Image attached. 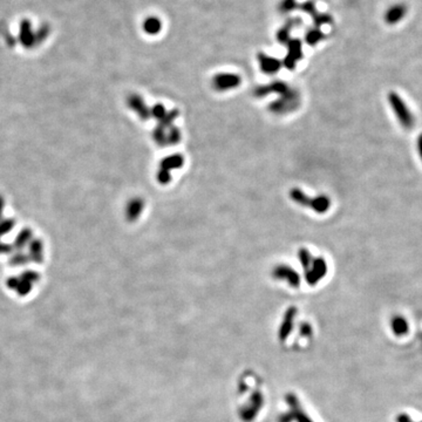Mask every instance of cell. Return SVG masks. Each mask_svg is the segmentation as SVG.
Segmentation results:
<instances>
[{"label": "cell", "mask_w": 422, "mask_h": 422, "mask_svg": "<svg viewBox=\"0 0 422 422\" xmlns=\"http://www.w3.org/2000/svg\"><path fill=\"white\" fill-rule=\"evenodd\" d=\"M298 256H299V259H300V263H302V265L304 266V269L306 270V271H308V270H309V268H311L312 262H313V258H312L311 253H309V251L306 250V249H300L299 253H298Z\"/></svg>", "instance_id": "19"}, {"label": "cell", "mask_w": 422, "mask_h": 422, "mask_svg": "<svg viewBox=\"0 0 422 422\" xmlns=\"http://www.w3.org/2000/svg\"><path fill=\"white\" fill-rule=\"evenodd\" d=\"M129 106L132 107L134 111L140 115V117L143 118V120H148L151 116V112L150 109L145 106V103L143 102V100H142L140 96L138 95H133L130 96L129 99Z\"/></svg>", "instance_id": "10"}, {"label": "cell", "mask_w": 422, "mask_h": 422, "mask_svg": "<svg viewBox=\"0 0 422 422\" xmlns=\"http://www.w3.org/2000/svg\"><path fill=\"white\" fill-rule=\"evenodd\" d=\"M154 140L156 141L157 144L160 145H166L167 144V132H165V128L161 126H157L154 129L153 133Z\"/></svg>", "instance_id": "21"}, {"label": "cell", "mask_w": 422, "mask_h": 422, "mask_svg": "<svg viewBox=\"0 0 422 422\" xmlns=\"http://www.w3.org/2000/svg\"><path fill=\"white\" fill-rule=\"evenodd\" d=\"M143 29L145 33L150 35H155L161 32L162 29V23L159 18L156 17H148L143 23Z\"/></svg>", "instance_id": "14"}, {"label": "cell", "mask_w": 422, "mask_h": 422, "mask_svg": "<svg viewBox=\"0 0 422 422\" xmlns=\"http://www.w3.org/2000/svg\"><path fill=\"white\" fill-rule=\"evenodd\" d=\"M290 196L291 198L293 199L294 202L298 203V204L303 205V206H309L311 204V199L309 196H306L304 194V191H302L298 188H293L292 190L290 191Z\"/></svg>", "instance_id": "17"}, {"label": "cell", "mask_w": 422, "mask_h": 422, "mask_svg": "<svg viewBox=\"0 0 422 422\" xmlns=\"http://www.w3.org/2000/svg\"><path fill=\"white\" fill-rule=\"evenodd\" d=\"M287 46H288L287 56L284 59L283 63L287 69L292 71V69H294V67H296L297 61L303 57L302 41L298 40V39H291V40L287 42Z\"/></svg>", "instance_id": "4"}, {"label": "cell", "mask_w": 422, "mask_h": 422, "mask_svg": "<svg viewBox=\"0 0 422 422\" xmlns=\"http://www.w3.org/2000/svg\"><path fill=\"white\" fill-rule=\"evenodd\" d=\"M407 12H408V8H407L405 4L397 2V4L392 5L387 8V11L384 14L385 23L388 24V25H396L397 23H400L407 16Z\"/></svg>", "instance_id": "5"}, {"label": "cell", "mask_w": 422, "mask_h": 422, "mask_svg": "<svg viewBox=\"0 0 422 422\" xmlns=\"http://www.w3.org/2000/svg\"><path fill=\"white\" fill-rule=\"evenodd\" d=\"M300 8H302V11H304L306 13L311 14V16L313 17L314 25L317 28H319V27L321 25H324V24L332 23V17L331 16H327V14H324V13H318L317 8H315L314 1H312V0L303 2V4L300 5Z\"/></svg>", "instance_id": "7"}, {"label": "cell", "mask_w": 422, "mask_h": 422, "mask_svg": "<svg viewBox=\"0 0 422 422\" xmlns=\"http://www.w3.org/2000/svg\"><path fill=\"white\" fill-rule=\"evenodd\" d=\"M178 111L177 109H174V111H171V112H169V113H167L166 114V116L162 118V120L161 121H159V126H161V127H163V128H166V127H171V123H172V121L175 120L176 117L178 116Z\"/></svg>", "instance_id": "22"}, {"label": "cell", "mask_w": 422, "mask_h": 422, "mask_svg": "<svg viewBox=\"0 0 422 422\" xmlns=\"http://www.w3.org/2000/svg\"><path fill=\"white\" fill-rule=\"evenodd\" d=\"M150 112H151V116L155 117L156 120H159V121L162 120V118L165 117L166 114H167L165 106L161 105V103H159V105H155L154 107L150 109Z\"/></svg>", "instance_id": "23"}, {"label": "cell", "mask_w": 422, "mask_h": 422, "mask_svg": "<svg viewBox=\"0 0 422 422\" xmlns=\"http://www.w3.org/2000/svg\"><path fill=\"white\" fill-rule=\"evenodd\" d=\"M258 61H259L260 68L266 74H275L281 67V62L275 57L268 56L266 54H258Z\"/></svg>", "instance_id": "8"}, {"label": "cell", "mask_w": 422, "mask_h": 422, "mask_svg": "<svg viewBox=\"0 0 422 422\" xmlns=\"http://www.w3.org/2000/svg\"><path fill=\"white\" fill-rule=\"evenodd\" d=\"M273 275H275V277L278 278V279L286 278L288 281V283L292 285V286H298L299 285L298 273L294 271L293 269H290L286 265L277 266V268L275 269V271H273Z\"/></svg>", "instance_id": "9"}, {"label": "cell", "mask_w": 422, "mask_h": 422, "mask_svg": "<svg viewBox=\"0 0 422 422\" xmlns=\"http://www.w3.org/2000/svg\"><path fill=\"white\" fill-rule=\"evenodd\" d=\"M184 159L181 154H174L171 156H167L161 161L160 169L170 171L171 169H178L183 166Z\"/></svg>", "instance_id": "11"}, {"label": "cell", "mask_w": 422, "mask_h": 422, "mask_svg": "<svg viewBox=\"0 0 422 422\" xmlns=\"http://www.w3.org/2000/svg\"><path fill=\"white\" fill-rule=\"evenodd\" d=\"M311 268V270L306 271V281H308L309 284L314 285L319 279H321L326 275V263H325L323 258H314Z\"/></svg>", "instance_id": "6"}, {"label": "cell", "mask_w": 422, "mask_h": 422, "mask_svg": "<svg viewBox=\"0 0 422 422\" xmlns=\"http://www.w3.org/2000/svg\"><path fill=\"white\" fill-rule=\"evenodd\" d=\"M170 180H171L170 171H167V170H162V169L159 170V172H157V181H159L161 184L169 183Z\"/></svg>", "instance_id": "24"}, {"label": "cell", "mask_w": 422, "mask_h": 422, "mask_svg": "<svg viewBox=\"0 0 422 422\" xmlns=\"http://www.w3.org/2000/svg\"><path fill=\"white\" fill-rule=\"evenodd\" d=\"M388 102H390L394 114H395V116L403 128L411 129L412 127H414L415 118L411 113V111H409V108L407 107L405 101L400 98L399 94L395 92H390V94H388Z\"/></svg>", "instance_id": "1"}, {"label": "cell", "mask_w": 422, "mask_h": 422, "mask_svg": "<svg viewBox=\"0 0 422 422\" xmlns=\"http://www.w3.org/2000/svg\"><path fill=\"white\" fill-rule=\"evenodd\" d=\"M181 140V132L176 127H169V132L167 133V144H176Z\"/></svg>", "instance_id": "20"}, {"label": "cell", "mask_w": 422, "mask_h": 422, "mask_svg": "<svg viewBox=\"0 0 422 422\" xmlns=\"http://www.w3.org/2000/svg\"><path fill=\"white\" fill-rule=\"evenodd\" d=\"M143 210V201L141 198H135L128 204V209H127V216L128 220L134 221L139 217V215L141 214Z\"/></svg>", "instance_id": "15"}, {"label": "cell", "mask_w": 422, "mask_h": 422, "mask_svg": "<svg viewBox=\"0 0 422 422\" xmlns=\"http://www.w3.org/2000/svg\"><path fill=\"white\" fill-rule=\"evenodd\" d=\"M242 79L237 74H231V73H221V74L215 75L212 79V86L215 89L223 92V90L231 89L236 88L241 84Z\"/></svg>", "instance_id": "3"}, {"label": "cell", "mask_w": 422, "mask_h": 422, "mask_svg": "<svg viewBox=\"0 0 422 422\" xmlns=\"http://www.w3.org/2000/svg\"><path fill=\"white\" fill-rule=\"evenodd\" d=\"M330 205H331V201L329 197L325 195H320L315 197V198L311 199L309 208L313 209V210L315 212H318V214H324V212L329 210Z\"/></svg>", "instance_id": "12"}, {"label": "cell", "mask_w": 422, "mask_h": 422, "mask_svg": "<svg viewBox=\"0 0 422 422\" xmlns=\"http://www.w3.org/2000/svg\"><path fill=\"white\" fill-rule=\"evenodd\" d=\"M299 106V94L297 90L291 88L286 94L281 96V99L270 105V111L275 114H285L292 112Z\"/></svg>", "instance_id": "2"}, {"label": "cell", "mask_w": 422, "mask_h": 422, "mask_svg": "<svg viewBox=\"0 0 422 422\" xmlns=\"http://www.w3.org/2000/svg\"><path fill=\"white\" fill-rule=\"evenodd\" d=\"M268 89H269V94L270 93H277L281 96V95H284V94H286L288 90L291 89V88L288 87L285 83H281V81H275V83L269 84Z\"/></svg>", "instance_id": "18"}, {"label": "cell", "mask_w": 422, "mask_h": 422, "mask_svg": "<svg viewBox=\"0 0 422 422\" xmlns=\"http://www.w3.org/2000/svg\"><path fill=\"white\" fill-rule=\"evenodd\" d=\"M299 24H302V21H299L298 19L288 20L287 23L285 24V26L281 27V28L279 29L278 33H277L278 41L281 42V44H287V42L291 40L290 39L291 29L293 28L294 25H299Z\"/></svg>", "instance_id": "13"}, {"label": "cell", "mask_w": 422, "mask_h": 422, "mask_svg": "<svg viewBox=\"0 0 422 422\" xmlns=\"http://www.w3.org/2000/svg\"><path fill=\"white\" fill-rule=\"evenodd\" d=\"M418 153L420 155L421 161H422V134L418 138Z\"/></svg>", "instance_id": "26"}, {"label": "cell", "mask_w": 422, "mask_h": 422, "mask_svg": "<svg viewBox=\"0 0 422 422\" xmlns=\"http://www.w3.org/2000/svg\"><path fill=\"white\" fill-rule=\"evenodd\" d=\"M296 0H284L283 2H281V11L283 12H290L294 10V7H296Z\"/></svg>", "instance_id": "25"}, {"label": "cell", "mask_w": 422, "mask_h": 422, "mask_svg": "<svg viewBox=\"0 0 422 422\" xmlns=\"http://www.w3.org/2000/svg\"><path fill=\"white\" fill-rule=\"evenodd\" d=\"M324 38H325V34L320 31L319 28H317V27H315V28L309 29L305 34V41L306 44L309 45V46H314V45H317L318 42L323 40Z\"/></svg>", "instance_id": "16"}]
</instances>
